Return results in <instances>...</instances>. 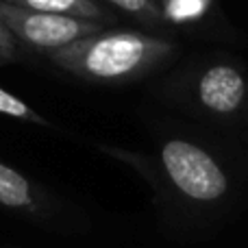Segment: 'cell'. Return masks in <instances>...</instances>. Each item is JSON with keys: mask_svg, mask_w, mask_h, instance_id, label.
<instances>
[{"mask_svg": "<svg viewBox=\"0 0 248 248\" xmlns=\"http://www.w3.org/2000/svg\"><path fill=\"white\" fill-rule=\"evenodd\" d=\"M176 52L179 44L168 35L107 26L70 46L48 52V59L83 81L124 85L161 70Z\"/></svg>", "mask_w": 248, "mask_h": 248, "instance_id": "obj_1", "label": "cell"}, {"mask_svg": "<svg viewBox=\"0 0 248 248\" xmlns=\"http://www.w3.org/2000/svg\"><path fill=\"white\" fill-rule=\"evenodd\" d=\"M170 96L205 120L233 124L248 116V74L237 61L211 59L183 74Z\"/></svg>", "mask_w": 248, "mask_h": 248, "instance_id": "obj_2", "label": "cell"}, {"mask_svg": "<svg viewBox=\"0 0 248 248\" xmlns=\"http://www.w3.org/2000/svg\"><path fill=\"white\" fill-rule=\"evenodd\" d=\"M159 168L168 185L196 207H216L231 194V174L222 159L189 137H168L159 146Z\"/></svg>", "mask_w": 248, "mask_h": 248, "instance_id": "obj_3", "label": "cell"}, {"mask_svg": "<svg viewBox=\"0 0 248 248\" xmlns=\"http://www.w3.org/2000/svg\"><path fill=\"white\" fill-rule=\"evenodd\" d=\"M0 20L13 33L17 44H24L31 50L46 52V55L107 29L98 22L26 9L11 2H0Z\"/></svg>", "mask_w": 248, "mask_h": 248, "instance_id": "obj_4", "label": "cell"}, {"mask_svg": "<svg viewBox=\"0 0 248 248\" xmlns=\"http://www.w3.org/2000/svg\"><path fill=\"white\" fill-rule=\"evenodd\" d=\"M0 207L35 222H48L55 216L50 194L4 161H0Z\"/></svg>", "mask_w": 248, "mask_h": 248, "instance_id": "obj_5", "label": "cell"}, {"mask_svg": "<svg viewBox=\"0 0 248 248\" xmlns=\"http://www.w3.org/2000/svg\"><path fill=\"white\" fill-rule=\"evenodd\" d=\"M11 4H20L26 9H37V11L61 13V16H72L81 20L98 22V24L111 26L118 17L109 7H105L100 0H7Z\"/></svg>", "mask_w": 248, "mask_h": 248, "instance_id": "obj_6", "label": "cell"}, {"mask_svg": "<svg viewBox=\"0 0 248 248\" xmlns=\"http://www.w3.org/2000/svg\"><path fill=\"white\" fill-rule=\"evenodd\" d=\"M214 7L216 0H159V9L168 31L198 26L211 16Z\"/></svg>", "mask_w": 248, "mask_h": 248, "instance_id": "obj_7", "label": "cell"}, {"mask_svg": "<svg viewBox=\"0 0 248 248\" xmlns=\"http://www.w3.org/2000/svg\"><path fill=\"white\" fill-rule=\"evenodd\" d=\"M100 2L111 7L113 11L137 20L146 29L168 31L161 16V9H159V0H100Z\"/></svg>", "mask_w": 248, "mask_h": 248, "instance_id": "obj_8", "label": "cell"}, {"mask_svg": "<svg viewBox=\"0 0 248 248\" xmlns=\"http://www.w3.org/2000/svg\"><path fill=\"white\" fill-rule=\"evenodd\" d=\"M0 116L13 118L26 124H35V126H44V128H55V124L42 116L39 111H35L31 105H26L22 98H17L16 94L2 90L0 87Z\"/></svg>", "mask_w": 248, "mask_h": 248, "instance_id": "obj_9", "label": "cell"}, {"mask_svg": "<svg viewBox=\"0 0 248 248\" xmlns=\"http://www.w3.org/2000/svg\"><path fill=\"white\" fill-rule=\"evenodd\" d=\"M0 59H2L4 63L20 59V48H17V39L13 37V33L7 29V26H4L2 20H0Z\"/></svg>", "mask_w": 248, "mask_h": 248, "instance_id": "obj_10", "label": "cell"}, {"mask_svg": "<svg viewBox=\"0 0 248 248\" xmlns=\"http://www.w3.org/2000/svg\"><path fill=\"white\" fill-rule=\"evenodd\" d=\"M2 63H4V61H2V59H0V65H2Z\"/></svg>", "mask_w": 248, "mask_h": 248, "instance_id": "obj_11", "label": "cell"}, {"mask_svg": "<svg viewBox=\"0 0 248 248\" xmlns=\"http://www.w3.org/2000/svg\"><path fill=\"white\" fill-rule=\"evenodd\" d=\"M0 2H7V0H0Z\"/></svg>", "mask_w": 248, "mask_h": 248, "instance_id": "obj_12", "label": "cell"}]
</instances>
